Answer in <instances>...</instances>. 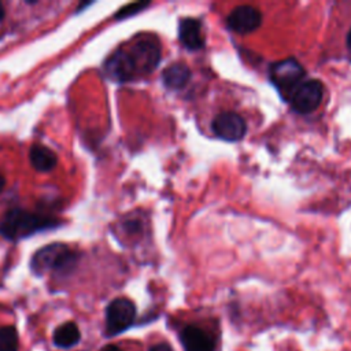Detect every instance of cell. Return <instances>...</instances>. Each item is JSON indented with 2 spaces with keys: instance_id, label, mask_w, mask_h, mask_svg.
<instances>
[{
  "instance_id": "obj_16",
  "label": "cell",
  "mask_w": 351,
  "mask_h": 351,
  "mask_svg": "<svg viewBox=\"0 0 351 351\" xmlns=\"http://www.w3.org/2000/svg\"><path fill=\"white\" fill-rule=\"evenodd\" d=\"M148 4H149V3H133V4H129V5L123 7V8H121V10L115 14V18H117V19H122V18L130 16V15L138 12L140 10L145 8Z\"/></svg>"
},
{
  "instance_id": "obj_14",
  "label": "cell",
  "mask_w": 351,
  "mask_h": 351,
  "mask_svg": "<svg viewBox=\"0 0 351 351\" xmlns=\"http://www.w3.org/2000/svg\"><path fill=\"white\" fill-rule=\"evenodd\" d=\"M80 340V329L74 322H64L53 332V343L60 348H69Z\"/></svg>"
},
{
  "instance_id": "obj_15",
  "label": "cell",
  "mask_w": 351,
  "mask_h": 351,
  "mask_svg": "<svg viewBox=\"0 0 351 351\" xmlns=\"http://www.w3.org/2000/svg\"><path fill=\"white\" fill-rule=\"evenodd\" d=\"M18 333L14 326L0 328V351H18Z\"/></svg>"
},
{
  "instance_id": "obj_4",
  "label": "cell",
  "mask_w": 351,
  "mask_h": 351,
  "mask_svg": "<svg viewBox=\"0 0 351 351\" xmlns=\"http://www.w3.org/2000/svg\"><path fill=\"white\" fill-rule=\"evenodd\" d=\"M306 71L303 66L293 58H288L280 62H276L270 67V80L271 82L284 93H291L302 84Z\"/></svg>"
},
{
  "instance_id": "obj_18",
  "label": "cell",
  "mask_w": 351,
  "mask_h": 351,
  "mask_svg": "<svg viewBox=\"0 0 351 351\" xmlns=\"http://www.w3.org/2000/svg\"><path fill=\"white\" fill-rule=\"evenodd\" d=\"M101 351H122V350H121L119 347L114 346V344H108V346L103 347V348H101Z\"/></svg>"
},
{
  "instance_id": "obj_20",
  "label": "cell",
  "mask_w": 351,
  "mask_h": 351,
  "mask_svg": "<svg viewBox=\"0 0 351 351\" xmlns=\"http://www.w3.org/2000/svg\"><path fill=\"white\" fill-rule=\"evenodd\" d=\"M4 186H5V178H4V176L0 174V192L4 189Z\"/></svg>"
},
{
  "instance_id": "obj_6",
  "label": "cell",
  "mask_w": 351,
  "mask_h": 351,
  "mask_svg": "<svg viewBox=\"0 0 351 351\" xmlns=\"http://www.w3.org/2000/svg\"><path fill=\"white\" fill-rule=\"evenodd\" d=\"M324 86L318 80L303 81L291 93V106L299 114H310L322 101Z\"/></svg>"
},
{
  "instance_id": "obj_10",
  "label": "cell",
  "mask_w": 351,
  "mask_h": 351,
  "mask_svg": "<svg viewBox=\"0 0 351 351\" xmlns=\"http://www.w3.org/2000/svg\"><path fill=\"white\" fill-rule=\"evenodd\" d=\"M180 341L185 351H214L211 336L199 326L189 325L180 333Z\"/></svg>"
},
{
  "instance_id": "obj_11",
  "label": "cell",
  "mask_w": 351,
  "mask_h": 351,
  "mask_svg": "<svg viewBox=\"0 0 351 351\" xmlns=\"http://www.w3.org/2000/svg\"><path fill=\"white\" fill-rule=\"evenodd\" d=\"M178 37L181 44L189 51H197L204 45L200 22L193 18H184L180 21Z\"/></svg>"
},
{
  "instance_id": "obj_21",
  "label": "cell",
  "mask_w": 351,
  "mask_h": 351,
  "mask_svg": "<svg viewBox=\"0 0 351 351\" xmlns=\"http://www.w3.org/2000/svg\"><path fill=\"white\" fill-rule=\"evenodd\" d=\"M4 15H5V12H4V7H3V4L0 3V22L3 21V18H4Z\"/></svg>"
},
{
  "instance_id": "obj_2",
  "label": "cell",
  "mask_w": 351,
  "mask_h": 351,
  "mask_svg": "<svg viewBox=\"0 0 351 351\" xmlns=\"http://www.w3.org/2000/svg\"><path fill=\"white\" fill-rule=\"evenodd\" d=\"M77 263V254L63 243H52L40 248L32 258V269L41 274L44 271L69 273Z\"/></svg>"
},
{
  "instance_id": "obj_19",
  "label": "cell",
  "mask_w": 351,
  "mask_h": 351,
  "mask_svg": "<svg viewBox=\"0 0 351 351\" xmlns=\"http://www.w3.org/2000/svg\"><path fill=\"white\" fill-rule=\"evenodd\" d=\"M346 44H347L348 49L351 51V29H350V32H348V34H347V38H346Z\"/></svg>"
},
{
  "instance_id": "obj_9",
  "label": "cell",
  "mask_w": 351,
  "mask_h": 351,
  "mask_svg": "<svg viewBox=\"0 0 351 351\" xmlns=\"http://www.w3.org/2000/svg\"><path fill=\"white\" fill-rule=\"evenodd\" d=\"M104 70L108 78L118 82H126L136 77V70L133 62L125 48L117 49L104 63Z\"/></svg>"
},
{
  "instance_id": "obj_1",
  "label": "cell",
  "mask_w": 351,
  "mask_h": 351,
  "mask_svg": "<svg viewBox=\"0 0 351 351\" xmlns=\"http://www.w3.org/2000/svg\"><path fill=\"white\" fill-rule=\"evenodd\" d=\"M58 225L59 221L56 218L32 213L23 208H11L0 219V234L4 239L16 241L40 230L56 228Z\"/></svg>"
},
{
  "instance_id": "obj_7",
  "label": "cell",
  "mask_w": 351,
  "mask_h": 351,
  "mask_svg": "<svg viewBox=\"0 0 351 351\" xmlns=\"http://www.w3.org/2000/svg\"><path fill=\"white\" fill-rule=\"evenodd\" d=\"M213 132L217 137L226 141H239L244 137L247 126L244 119L232 111L218 114L213 121Z\"/></svg>"
},
{
  "instance_id": "obj_8",
  "label": "cell",
  "mask_w": 351,
  "mask_h": 351,
  "mask_svg": "<svg viewBox=\"0 0 351 351\" xmlns=\"http://www.w3.org/2000/svg\"><path fill=\"white\" fill-rule=\"evenodd\" d=\"M262 22L261 11L251 5L236 7L226 19V25L230 30L239 34H247L259 27Z\"/></svg>"
},
{
  "instance_id": "obj_3",
  "label": "cell",
  "mask_w": 351,
  "mask_h": 351,
  "mask_svg": "<svg viewBox=\"0 0 351 351\" xmlns=\"http://www.w3.org/2000/svg\"><path fill=\"white\" fill-rule=\"evenodd\" d=\"M125 49L133 62L137 75L152 73L160 62V45L154 36H140Z\"/></svg>"
},
{
  "instance_id": "obj_12",
  "label": "cell",
  "mask_w": 351,
  "mask_h": 351,
  "mask_svg": "<svg viewBox=\"0 0 351 351\" xmlns=\"http://www.w3.org/2000/svg\"><path fill=\"white\" fill-rule=\"evenodd\" d=\"M29 159H30L32 166L37 171H43V173L51 171L56 166V162H58L55 152L41 144H33L30 147Z\"/></svg>"
},
{
  "instance_id": "obj_5",
  "label": "cell",
  "mask_w": 351,
  "mask_h": 351,
  "mask_svg": "<svg viewBox=\"0 0 351 351\" xmlns=\"http://www.w3.org/2000/svg\"><path fill=\"white\" fill-rule=\"evenodd\" d=\"M136 317V307L133 302L126 298L114 299L106 310V329L114 336L128 329Z\"/></svg>"
},
{
  "instance_id": "obj_17",
  "label": "cell",
  "mask_w": 351,
  "mask_h": 351,
  "mask_svg": "<svg viewBox=\"0 0 351 351\" xmlns=\"http://www.w3.org/2000/svg\"><path fill=\"white\" fill-rule=\"evenodd\" d=\"M148 351H173V348L167 343H158L152 346Z\"/></svg>"
},
{
  "instance_id": "obj_13",
  "label": "cell",
  "mask_w": 351,
  "mask_h": 351,
  "mask_svg": "<svg viewBox=\"0 0 351 351\" xmlns=\"http://www.w3.org/2000/svg\"><path fill=\"white\" fill-rule=\"evenodd\" d=\"M191 77V70L184 63H173L171 66L166 67L162 73L163 84L169 89H181L186 85Z\"/></svg>"
}]
</instances>
